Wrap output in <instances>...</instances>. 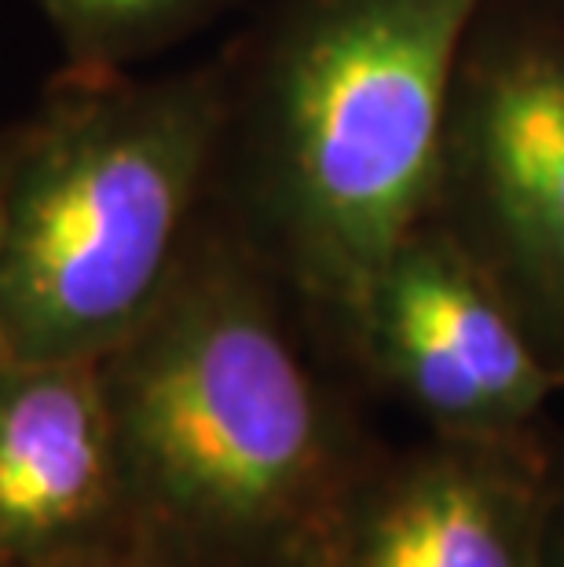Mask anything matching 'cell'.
<instances>
[{"label":"cell","instance_id":"cell-4","mask_svg":"<svg viewBox=\"0 0 564 567\" xmlns=\"http://www.w3.org/2000/svg\"><path fill=\"white\" fill-rule=\"evenodd\" d=\"M429 220L564 367V8L488 0L454 74Z\"/></svg>","mask_w":564,"mask_h":567},{"label":"cell","instance_id":"cell-1","mask_svg":"<svg viewBox=\"0 0 564 567\" xmlns=\"http://www.w3.org/2000/svg\"><path fill=\"white\" fill-rule=\"evenodd\" d=\"M100 367L132 530L184 567H311L386 446L375 392L213 202Z\"/></svg>","mask_w":564,"mask_h":567},{"label":"cell","instance_id":"cell-5","mask_svg":"<svg viewBox=\"0 0 564 567\" xmlns=\"http://www.w3.org/2000/svg\"><path fill=\"white\" fill-rule=\"evenodd\" d=\"M345 355L370 392L451 436L527 432L564 392V367L429 216L370 282Z\"/></svg>","mask_w":564,"mask_h":567},{"label":"cell","instance_id":"cell-9","mask_svg":"<svg viewBox=\"0 0 564 567\" xmlns=\"http://www.w3.org/2000/svg\"><path fill=\"white\" fill-rule=\"evenodd\" d=\"M41 567H184V564H176L173 557L151 549L147 542H140L132 535V538L103 542V546H92V549L66 553V557H55Z\"/></svg>","mask_w":564,"mask_h":567},{"label":"cell","instance_id":"cell-13","mask_svg":"<svg viewBox=\"0 0 564 567\" xmlns=\"http://www.w3.org/2000/svg\"><path fill=\"white\" fill-rule=\"evenodd\" d=\"M311 567H316V564H311Z\"/></svg>","mask_w":564,"mask_h":567},{"label":"cell","instance_id":"cell-11","mask_svg":"<svg viewBox=\"0 0 564 567\" xmlns=\"http://www.w3.org/2000/svg\"><path fill=\"white\" fill-rule=\"evenodd\" d=\"M4 168H8V140L0 136V198H4Z\"/></svg>","mask_w":564,"mask_h":567},{"label":"cell","instance_id":"cell-10","mask_svg":"<svg viewBox=\"0 0 564 567\" xmlns=\"http://www.w3.org/2000/svg\"><path fill=\"white\" fill-rule=\"evenodd\" d=\"M539 567H564V446L557 457L554 491H550V509L543 527V549H539Z\"/></svg>","mask_w":564,"mask_h":567},{"label":"cell","instance_id":"cell-12","mask_svg":"<svg viewBox=\"0 0 564 567\" xmlns=\"http://www.w3.org/2000/svg\"><path fill=\"white\" fill-rule=\"evenodd\" d=\"M554 4H557V8H564V0H554Z\"/></svg>","mask_w":564,"mask_h":567},{"label":"cell","instance_id":"cell-3","mask_svg":"<svg viewBox=\"0 0 564 567\" xmlns=\"http://www.w3.org/2000/svg\"><path fill=\"white\" fill-rule=\"evenodd\" d=\"M227 59L173 74L66 66L4 132L0 363L103 359L176 279L213 202Z\"/></svg>","mask_w":564,"mask_h":567},{"label":"cell","instance_id":"cell-7","mask_svg":"<svg viewBox=\"0 0 564 567\" xmlns=\"http://www.w3.org/2000/svg\"><path fill=\"white\" fill-rule=\"evenodd\" d=\"M132 535L100 359L0 363V567Z\"/></svg>","mask_w":564,"mask_h":567},{"label":"cell","instance_id":"cell-8","mask_svg":"<svg viewBox=\"0 0 564 567\" xmlns=\"http://www.w3.org/2000/svg\"><path fill=\"white\" fill-rule=\"evenodd\" d=\"M70 66L132 70L217 22L235 0H30Z\"/></svg>","mask_w":564,"mask_h":567},{"label":"cell","instance_id":"cell-6","mask_svg":"<svg viewBox=\"0 0 564 567\" xmlns=\"http://www.w3.org/2000/svg\"><path fill=\"white\" fill-rule=\"evenodd\" d=\"M561 446L546 425L386 443L316 567H539Z\"/></svg>","mask_w":564,"mask_h":567},{"label":"cell","instance_id":"cell-2","mask_svg":"<svg viewBox=\"0 0 564 567\" xmlns=\"http://www.w3.org/2000/svg\"><path fill=\"white\" fill-rule=\"evenodd\" d=\"M484 4L279 0L224 55L213 205L341 355L370 282L433 209L454 74Z\"/></svg>","mask_w":564,"mask_h":567}]
</instances>
